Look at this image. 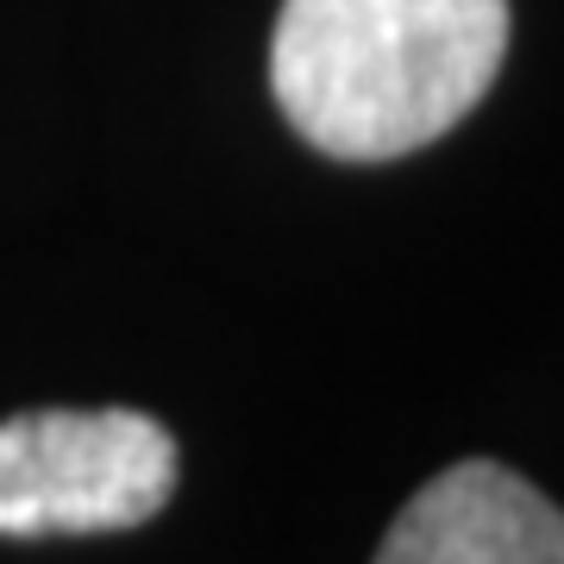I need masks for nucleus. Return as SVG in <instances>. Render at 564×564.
<instances>
[{
  "label": "nucleus",
  "mask_w": 564,
  "mask_h": 564,
  "mask_svg": "<svg viewBox=\"0 0 564 564\" xmlns=\"http://www.w3.org/2000/svg\"><path fill=\"white\" fill-rule=\"evenodd\" d=\"M508 57V0H282L270 95L314 151L389 163L445 139Z\"/></svg>",
  "instance_id": "obj_1"
},
{
  "label": "nucleus",
  "mask_w": 564,
  "mask_h": 564,
  "mask_svg": "<svg viewBox=\"0 0 564 564\" xmlns=\"http://www.w3.org/2000/svg\"><path fill=\"white\" fill-rule=\"evenodd\" d=\"M176 496V440L139 408H32L0 421V540L126 533Z\"/></svg>",
  "instance_id": "obj_2"
},
{
  "label": "nucleus",
  "mask_w": 564,
  "mask_h": 564,
  "mask_svg": "<svg viewBox=\"0 0 564 564\" xmlns=\"http://www.w3.org/2000/svg\"><path fill=\"white\" fill-rule=\"evenodd\" d=\"M370 564H564V514L521 470L464 458L408 496Z\"/></svg>",
  "instance_id": "obj_3"
}]
</instances>
